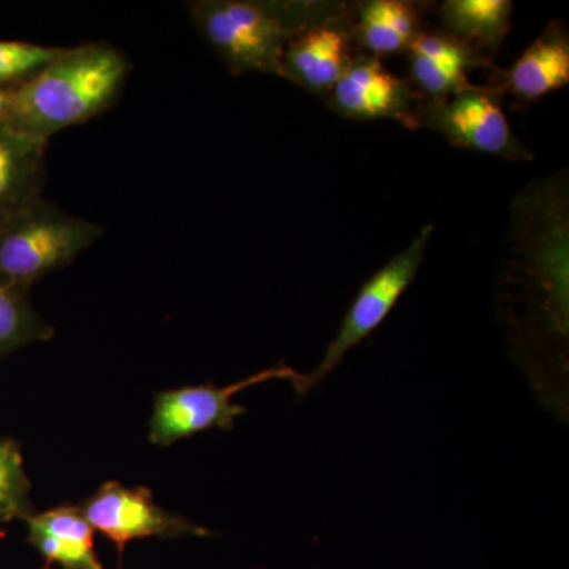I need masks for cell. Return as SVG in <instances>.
Returning <instances> with one entry per match:
<instances>
[{
	"label": "cell",
	"mask_w": 569,
	"mask_h": 569,
	"mask_svg": "<svg viewBox=\"0 0 569 569\" xmlns=\"http://www.w3.org/2000/svg\"><path fill=\"white\" fill-rule=\"evenodd\" d=\"M511 287L526 302L523 323L515 329L523 361L531 348L550 347L567 370L569 336V193L567 173L527 187L512 204L507 258ZM523 362V365H526Z\"/></svg>",
	"instance_id": "1"
},
{
	"label": "cell",
	"mask_w": 569,
	"mask_h": 569,
	"mask_svg": "<svg viewBox=\"0 0 569 569\" xmlns=\"http://www.w3.org/2000/svg\"><path fill=\"white\" fill-rule=\"evenodd\" d=\"M129 73V58L114 44L62 48L39 73L7 89L2 122L14 132L50 142L52 134L110 110Z\"/></svg>",
	"instance_id": "2"
},
{
	"label": "cell",
	"mask_w": 569,
	"mask_h": 569,
	"mask_svg": "<svg viewBox=\"0 0 569 569\" xmlns=\"http://www.w3.org/2000/svg\"><path fill=\"white\" fill-rule=\"evenodd\" d=\"M190 20L233 74L282 78L288 43L321 22L348 17L347 3L276 0H194Z\"/></svg>",
	"instance_id": "3"
},
{
	"label": "cell",
	"mask_w": 569,
	"mask_h": 569,
	"mask_svg": "<svg viewBox=\"0 0 569 569\" xmlns=\"http://www.w3.org/2000/svg\"><path fill=\"white\" fill-rule=\"evenodd\" d=\"M104 234L92 220L71 216L43 194L0 228V279L24 290L73 263Z\"/></svg>",
	"instance_id": "4"
},
{
	"label": "cell",
	"mask_w": 569,
	"mask_h": 569,
	"mask_svg": "<svg viewBox=\"0 0 569 569\" xmlns=\"http://www.w3.org/2000/svg\"><path fill=\"white\" fill-rule=\"evenodd\" d=\"M432 234V224H426L402 252L392 257L362 284L316 369L309 373H298L291 383L299 396L320 387L342 365L346 356L387 320L407 288L417 279Z\"/></svg>",
	"instance_id": "5"
},
{
	"label": "cell",
	"mask_w": 569,
	"mask_h": 569,
	"mask_svg": "<svg viewBox=\"0 0 569 569\" xmlns=\"http://www.w3.org/2000/svg\"><path fill=\"white\" fill-rule=\"evenodd\" d=\"M419 126L436 130L455 148L511 162H529L533 153L512 132L500 102V88L467 84L440 100L418 104Z\"/></svg>",
	"instance_id": "6"
},
{
	"label": "cell",
	"mask_w": 569,
	"mask_h": 569,
	"mask_svg": "<svg viewBox=\"0 0 569 569\" xmlns=\"http://www.w3.org/2000/svg\"><path fill=\"white\" fill-rule=\"evenodd\" d=\"M298 373L282 365L260 370L227 387L208 383L157 392L149 419V441L164 448L206 430L233 429L238 418L247 411L234 402L239 392L274 380L293 383Z\"/></svg>",
	"instance_id": "7"
},
{
	"label": "cell",
	"mask_w": 569,
	"mask_h": 569,
	"mask_svg": "<svg viewBox=\"0 0 569 569\" xmlns=\"http://www.w3.org/2000/svg\"><path fill=\"white\" fill-rule=\"evenodd\" d=\"M82 515L110 539L122 561L127 545L144 538H208L212 531L183 516L167 511L153 500L148 488H127L119 481H107L80 505Z\"/></svg>",
	"instance_id": "8"
},
{
	"label": "cell",
	"mask_w": 569,
	"mask_h": 569,
	"mask_svg": "<svg viewBox=\"0 0 569 569\" xmlns=\"http://www.w3.org/2000/svg\"><path fill=\"white\" fill-rule=\"evenodd\" d=\"M329 107L353 121L389 119L410 130L419 129L418 100L411 86L392 74L380 59H351L328 93Z\"/></svg>",
	"instance_id": "9"
},
{
	"label": "cell",
	"mask_w": 569,
	"mask_h": 569,
	"mask_svg": "<svg viewBox=\"0 0 569 569\" xmlns=\"http://www.w3.org/2000/svg\"><path fill=\"white\" fill-rule=\"evenodd\" d=\"M350 18L321 22L296 36L284 50L282 78L306 91L329 93L350 63Z\"/></svg>",
	"instance_id": "10"
},
{
	"label": "cell",
	"mask_w": 569,
	"mask_h": 569,
	"mask_svg": "<svg viewBox=\"0 0 569 569\" xmlns=\"http://www.w3.org/2000/svg\"><path fill=\"white\" fill-rule=\"evenodd\" d=\"M28 541L44 559V568L58 565L62 569H104L96 552L91 523L80 507L61 505L24 519Z\"/></svg>",
	"instance_id": "11"
},
{
	"label": "cell",
	"mask_w": 569,
	"mask_h": 569,
	"mask_svg": "<svg viewBox=\"0 0 569 569\" xmlns=\"http://www.w3.org/2000/svg\"><path fill=\"white\" fill-rule=\"evenodd\" d=\"M505 91L520 103H533L569 84V37L561 21L550 22L505 73Z\"/></svg>",
	"instance_id": "12"
},
{
	"label": "cell",
	"mask_w": 569,
	"mask_h": 569,
	"mask_svg": "<svg viewBox=\"0 0 569 569\" xmlns=\"http://www.w3.org/2000/svg\"><path fill=\"white\" fill-rule=\"evenodd\" d=\"M410 77L427 100H440L470 84L468 74L488 61L443 32H421L408 48Z\"/></svg>",
	"instance_id": "13"
},
{
	"label": "cell",
	"mask_w": 569,
	"mask_h": 569,
	"mask_svg": "<svg viewBox=\"0 0 569 569\" xmlns=\"http://www.w3.org/2000/svg\"><path fill=\"white\" fill-rule=\"evenodd\" d=\"M48 144L0 122V228L43 194Z\"/></svg>",
	"instance_id": "14"
},
{
	"label": "cell",
	"mask_w": 569,
	"mask_h": 569,
	"mask_svg": "<svg viewBox=\"0 0 569 569\" xmlns=\"http://www.w3.org/2000/svg\"><path fill=\"white\" fill-rule=\"evenodd\" d=\"M509 0H447L438 9L443 33L489 62L512 28Z\"/></svg>",
	"instance_id": "15"
},
{
	"label": "cell",
	"mask_w": 569,
	"mask_h": 569,
	"mask_svg": "<svg viewBox=\"0 0 569 569\" xmlns=\"http://www.w3.org/2000/svg\"><path fill=\"white\" fill-rule=\"evenodd\" d=\"M358 24L353 36L359 44L378 56L407 51L421 33L417 3L403 0H369L358 3Z\"/></svg>",
	"instance_id": "16"
},
{
	"label": "cell",
	"mask_w": 569,
	"mask_h": 569,
	"mask_svg": "<svg viewBox=\"0 0 569 569\" xmlns=\"http://www.w3.org/2000/svg\"><path fill=\"white\" fill-rule=\"evenodd\" d=\"M54 335L56 329L33 309L29 290L0 279V361L32 343L48 342Z\"/></svg>",
	"instance_id": "17"
},
{
	"label": "cell",
	"mask_w": 569,
	"mask_h": 569,
	"mask_svg": "<svg viewBox=\"0 0 569 569\" xmlns=\"http://www.w3.org/2000/svg\"><path fill=\"white\" fill-rule=\"evenodd\" d=\"M31 479L26 473L20 443L0 440V527L24 520L36 512L31 501Z\"/></svg>",
	"instance_id": "18"
},
{
	"label": "cell",
	"mask_w": 569,
	"mask_h": 569,
	"mask_svg": "<svg viewBox=\"0 0 569 569\" xmlns=\"http://www.w3.org/2000/svg\"><path fill=\"white\" fill-rule=\"evenodd\" d=\"M61 51L62 47L0 40V88L11 89L28 81L54 61Z\"/></svg>",
	"instance_id": "19"
},
{
	"label": "cell",
	"mask_w": 569,
	"mask_h": 569,
	"mask_svg": "<svg viewBox=\"0 0 569 569\" xmlns=\"http://www.w3.org/2000/svg\"><path fill=\"white\" fill-rule=\"evenodd\" d=\"M7 110V89L0 88V122L3 121Z\"/></svg>",
	"instance_id": "20"
}]
</instances>
